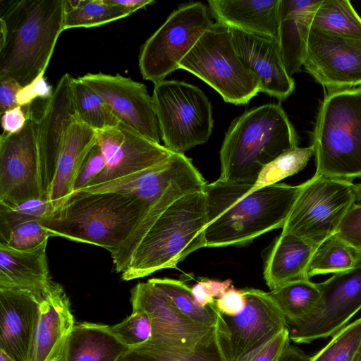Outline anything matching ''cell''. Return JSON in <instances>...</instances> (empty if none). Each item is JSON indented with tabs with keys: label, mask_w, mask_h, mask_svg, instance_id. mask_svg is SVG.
<instances>
[{
	"label": "cell",
	"mask_w": 361,
	"mask_h": 361,
	"mask_svg": "<svg viewBox=\"0 0 361 361\" xmlns=\"http://www.w3.org/2000/svg\"><path fill=\"white\" fill-rule=\"evenodd\" d=\"M252 184L220 180L207 183V247L244 245L283 228L301 188L278 183L252 190Z\"/></svg>",
	"instance_id": "6da1fadb"
},
{
	"label": "cell",
	"mask_w": 361,
	"mask_h": 361,
	"mask_svg": "<svg viewBox=\"0 0 361 361\" xmlns=\"http://www.w3.org/2000/svg\"><path fill=\"white\" fill-rule=\"evenodd\" d=\"M65 13V0H0V79L24 87L44 75Z\"/></svg>",
	"instance_id": "7a4b0ae2"
},
{
	"label": "cell",
	"mask_w": 361,
	"mask_h": 361,
	"mask_svg": "<svg viewBox=\"0 0 361 361\" xmlns=\"http://www.w3.org/2000/svg\"><path fill=\"white\" fill-rule=\"evenodd\" d=\"M149 211L146 203L133 195L78 191L39 221L51 237L92 244L112 254L122 247Z\"/></svg>",
	"instance_id": "3957f363"
},
{
	"label": "cell",
	"mask_w": 361,
	"mask_h": 361,
	"mask_svg": "<svg viewBox=\"0 0 361 361\" xmlns=\"http://www.w3.org/2000/svg\"><path fill=\"white\" fill-rule=\"evenodd\" d=\"M296 147L298 134L281 104L256 106L234 119L226 131L219 179L254 185L267 164Z\"/></svg>",
	"instance_id": "277c9868"
},
{
	"label": "cell",
	"mask_w": 361,
	"mask_h": 361,
	"mask_svg": "<svg viewBox=\"0 0 361 361\" xmlns=\"http://www.w3.org/2000/svg\"><path fill=\"white\" fill-rule=\"evenodd\" d=\"M204 191L187 194L168 207L153 222L121 272L124 281L176 268L192 252L207 247Z\"/></svg>",
	"instance_id": "5b68a950"
},
{
	"label": "cell",
	"mask_w": 361,
	"mask_h": 361,
	"mask_svg": "<svg viewBox=\"0 0 361 361\" xmlns=\"http://www.w3.org/2000/svg\"><path fill=\"white\" fill-rule=\"evenodd\" d=\"M316 175L361 178V86L327 92L312 133Z\"/></svg>",
	"instance_id": "8992f818"
},
{
	"label": "cell",
	"mask_w": 361,
	"mask_h": 361,
	"mask_svg": "<svg viewBox=\"0 0 361 361\" xmlns=\"http://www.w3.org/2000/svg\"><path fill=\"white\" fill-rule=\"evenodd\" d=\"M214 89L226 102L247 104L259 92L234 48L229 27L214 23L178 65Z\"/></svg>",
	"instance_id": "52a82bcc"
},
{
	"label": "cell",
	"mask_w": 361,
	"mask_h": 361,
	"mask_svg": "<svg viewBox=\"0 0 361 361\" xmlns=\"http://www.w3.org/2000/svg\"><path fill=\"white\" fill-rule=\"evenodd\" d=\"M161 137L173 153L207 142L214 120L209 99L197 86L180 80L154 84L152 94Z\"/></svg>",
	"instance_id": "ba28073f"
},
{
	"label": "cell",
	"mask_w": 361,
	"mask_h": 361,
	"mask_svg": "<svg viewBox=\"0 0 361 361\" xmlns=\"http://www.w3.org/2000/svg\"><path fill=\"white\" fill-rule=\"evenodd\" d=\"M355 203L353 181L314 174L301 184L281 233L293 234L318 245L336 233Z\"/></svg>",
	"instance_id": "9c48e42d"
},
{
	"label": "cell",
	"mask_w": 361,
	"mask_h": 361,
	"mask_svg": "<svg viewBox=\"0 0 361 361\" xmlns=\"http://www.w3.org/2000/svg\"><path fill=\"white\" fill-rule=\"evenodd\" d=\"M202 2L183 4L142 44L139 68L142 78L154 84L178 69V65L213 24Z\"/></svg>",
	"instance_id": "30bf717a"
},
{
	"label": "cell",
	"mask_w": 361,
	"mask_h": 361,
	"mask_svg": "<svg viewBox=\"0 0 361 361\" xmlns=\"http://www.w3.org/2000/svg\"><path fill=\"white\" fill-rule=\"evenodd\" d=\"M23 128L0 137V204L13 207L45 198L37 118L30 109Z\"/></svg>",
	"instance_id": "8fae6325"
},
{
	"label": "cell",
	"mask_w": 361,
	"mask_h": 361,
	"mask_svg": "<svg viewBox=\"0 0 361 361\" xmlns=\"http://www.w3.org/2000/svg\"><path fill=\"white\" fill-rule=\"evenodd\" d=\"M246 305L238 315L218 311L216 329L227 361H241L287 328L286 320L269 293L245 288Z\"/></svg>",
	"instance_id": "7c38bea8"
},
{
	"label": "cell",
	"mask_w": 361,
	"mask_h": 361,
	"mask_svg": "<svg viewBox=\"0 0 361 361\" xmlns=\"http://www.w3.org/2000/svg\"><path fill=\"white\" fill-rule=\"evenodd\" d=\"M318 284L321 300L315 310L287 327L294 343H310L333 336L361 310V264Z\"/></svg>",
	"instance_id": "4fadbf2b"
},
{
	"label": "cell",
	"mask_w": 361,
	"mask_h": 361,
	"mask_svg": "<svg viewBox=\"0 0 361 361\" xmlns=\"http://www.w3.org/2000/svg\"><path fill=\"white\" fill-rule=\"evenodd\" d=\"M130 301L133 308L144 310L150 318L152 336L145 343L167 349L191 350L216 334V327L196 324L183 316L149 280L132 288Z\"/></svg>",
	"instance_id": "5bb4252c"
},
{
	"label": "cell",
	"mask_w": 361,
	"mask_h": 361,
	"mask_svg": "<svg viewBox=\"0 0 361 361\" xmlns=\"http://www.w3.org/2000/svg\"><path fill=\"white\" fill-rule=\"evenodd\" d=\"M302 66L327 92L361 86V40L311 26Z\"/></svg>",
	"instance_id": "9a60e30c"
},
{
	"label": "cell",
	"mask_w": 361,
	"mask_h": 361,
	"mask_svg": "<svg viewBox=\"0 0 361 361\" xmlns=\"http://www.w3.org/2000/svg\"><path fill=\"white\" fill-rule=\"evenodd\" d=\"M97 139L104 157L105 168L85 188L147 169L166 160L173 153L122 123L97 132Z\"/></svg>",
	"instance_id": "2e32d148"
},
{
	"label": "cell",
	"mask_w": 361,
	"mask_h": 361,
	"mask_svg": "<svg viewBox=\"0 0 361 361\" xmlns=\"http://www.w3.org/2000/svg\"><path fill=\"white\" fill-rule=\"evenodd\" d=\"M78 78L102 97L120 123L160 142L152 97L145 84L120 74L87 73Z\"/></svg>",
	"instance_id": "e0dca14e"
},
{
	"label": "cell",
	"mask_w": 361,
	"mask_h": 361,
	"mask_svg": "<svg viewBox=\"0 0 361 361\" xmlns=\"http://www.w3.org/2000/svg\"><path fill=\"white\" fill-rule=\"evenodd\" d=\"M236 53L245 67L258 81L260 92L280 101L295 90V82L283 65L276 40L230 28Z\"/></svg>",
	"instance_id": "ac0fdd59"
},
{
	"label": "cell",
	"mask_w": 361,
	"mask_h": 361,
	"mask_svg": "<svg viewBox=\"0 0 361 361\" xmlns=\"http://www.w3.org/2000/svg\"><path fill=\"white\" fill-rule=\"evenodd\" d=\"M39 303L30 291L0 289V350L13 361H28Z\"/></svg>",
	"instance_id": "d6986e66"
},
{
	"label": "cell",
	"mask_w": 361,
	"mask_h": 361,
	"mask_svg": "<svg viewBox=\"0 0 361 361\" xmlns=\"http://www.w3.org/2000/svg\"><path fill=\"white\" fill-rule=\"evenodd\" d=\"M74 326L69 300L61 286L53 282L40 300L28 361H60Z\"/></svg>",
	"instance_id": "ffe728a7"
},
{
	"label": "cell",
	"mask_w": 361,
	"mask_h": 361,
	"mask_svg": "<svg viewBox=\"0 0 361 361\" xmlns=\"http://www.w3.org/2000/svg\"><path fill=\"white\" fill-rule=\"evenodd\" d=\"M72 79L68 73H66L59 80L51 96L47 100L39 118L37 119L43 181L54 166L70 126L78 120Z\"/></svg>",
	"instance_id": "44dd1931"
},
{
	"label": "cell",
	"mask_w": 361,
	"mask_h": 361,
	"mask_svg": "<svg viewBox=\"0 0 361 361\" xmlns=\"http://www.w3.org/2000/svg\"><path fill=\"white\" fill-rule=\"evenodd\" d=\"M97 141V132L85 124L77 120L70 126L54 166L43 181L45 198L53 212L74 192L80 168Z\"/></svg>",
	"instance_id": "7402d4cb"
},
{
	"label": "cell",
	"mask_w": 361,
	"mask_h": 361,
	"mask_svg": "<svg viewBox=\"0 0 361 361\" xmlns=\"http://www.w3.org/2000/svg\"><path fill=\"white\" fill-rule=\"evenodd\" d=\"M47 245L45 242L32 250H18L0 244V289L27 290L41 300L53 284Z\"/></svg>",
	"instance_id": "603a6c76"
},
{
	"label": "cell",
	"mask_w": 361,
	"mask_h": 361,
	"mask_svg": "<svg viewBox=\"0 0 361 361\" xmlns=\"http://www.w3.org/2000/svg\"><path fill=\"white\" fill-rule=\"evenodd\" d=\"M322 0H280L278 44L288 74L300 71L314 14Z\"/></svg>",
	"instance_id": "cb8c5ba5"
},
{
	"label": "cell",
	"mask_w": 361,
	"mask_h": 361,
	"mask_svg": "<svg viewBox=\"0 0 361 361\" xmlns=\"http://www.w3.org/2000/svg\"><path fill=\"white\" fill-rule=\"evenodd\" d=\"M207 3L216 23L278 40L280 0H209Z\"/></svg>",
	"instance_id": "d4e9b609"
},
{
	"label": "cell",
	"mask_w": 361,
	"mask_h": 361,
	"mask_svg": "<svg viewBox=\"0 0 361 361\" xmlns=\"http://www.w3.org/2000/svg\"><path fill=\"white\" fill-rule=\"evenodd\" d=\"M317 246L293 234L281 233L264 264V279L271 291L292 281L310 279L308 268Z\"/></svg>",
	"instance_id": "484cf974"
},
{
	"label": "cell",
	"mask_w": 361,
	"mask_h": 361,
	"mask_svg": "<svg viewBox=\"0 0 361 361\" xmlns=\"http://www.w3.org/2000/svg\"><path fill=\"white\" fill-rule=\"evenodd\" d=\"M130 348L109 326L84 322L74 326L60 361H117Z\"/></svg>",
	"instance_id": "4316f807"
},
{
	"label": "cell",
	"mask_w": 361,
	"mask_h": 361,
	"mask_svg": "<svg viewBox=\"0 0 361 361\" xmlns=\"http://www.w3.org/2000/svg\"><path fill=\"white\" fill-rule=\"evenodd\" d=\"M269 295L282 313L287 326L295 325L310 315L321 300L319 284L310 279L290 282L270 291Z\"/></svg>",
	"instance_id": "83f0119b"
},
{
	"label": "cell",
	"mask_w": 361,
	"mask_h": 361,
	"mask_svg": "<svg viewBox=\"0 0 361 361\" xmlns=\"http://www.w3.org/2000/svg\"><path fill=\"white\" fill-rule=\"evenodd\" d=\"M117 361H227L216 329L215 335L191 350L167 349L145 343L130 348Z\"/></svg>",
	"instance_id": "f1b7e54d"
},
{
	"label": "cell",
	"mask_w": 361,
	"mask_h": 361,
	"mask_svg": "<svg viewBox=\"0 0 361 361\" xmlns=\"http://www.w3.org/2000/svg\"><path fill=\"white\" fill-rule=\"evenodd\" d=\"M361 264V251L333 234L315 248L308 268V276L337 274Z\"/></svg>",
	"instance_id": "f546056e"
},
{
	"label": "cell",
	"mask_w": 361,
	"mask_h": 361,
	"mask_svg": "<svg viewBox=\"0 0 361 361\" xmlns=\"http://www.w3.org/2000/svg\"><path fill=\"white\" fill-rule=\"evenodd\" d=\"M65 4L64 30L100 26L134 13L110 0H65Z\"/></svg>",
	"instance_id": "4dcf8cb0"
},
{
	"label": "cell",
	"mask_w": 361,
	"mask_h": 361,
	"mask_svg": "<svg viewBox=\"0 0 361 361\" xmlns=\"http://www.w3.org/2000/svg\"><path fill=\"white\" fill-rule=\"evenodd\" d=\"M312 27L361 40V18L348 0H322L314 14Z\"/></svg>",
	"instance_id": "1f68e13d"
},
{
	"label": "cell",
	"mask_w": 361,
	"mask_h": 361,
	"mask_svg": "<svg viewBox=\"0 0 361 361\" xmlns=\"http://www.w3.org/2000/svg\"><path fill=\"white\" fill-rule=\"evenodd\" d=\"M169 299L177 310L192 322L208 327H216L218 310L215 302L202 307L195 301L190 288L182 281L169 278L149 280Z\"/></svg>",
	"instance_id": "d6a6232c"
},
{
	"label": "cell",
	"mask_w": 361,
	"mask_h": 361,
	"mask_svg": "<svg viewBox=\"0 0 361 361\" xmlns=\"http://www.w3.org/2000/svg\"><path fill=\"white\" fill-rule=\"evenodd\" d=\"M72 89L78 121L96 132L116 127L120 123L102 97L78 78L72 79Z\"/></svg>",
	"instance_id": "836d02e7"
},
{
	"label": "cell",
	"mask_w": 361,
	"mask_h": 361,
	"mask_svg": "<svg viewBox=\"0 0 361 361\" xmlns=\"http://www.w3.org/2000/svg\"><path fill=\"white\" fill-rule=\"evenodd\" d=\"M314 154V149L312 145L296 147L284 152L262 169L252 185V190L278 183L298 173L305 167Z\"/></svg>",
	"instance_id": "e575fe53"
},
{
	"label": "cell",
	"mask_w": 361,
	"mask_h": 361,
	"mask_svg": "<svg viewBox=\"0 0 361 361\" xmlns=\"http://www.w3.org/2000/svg\"><path fill=\"white\" fill-rule=\"evenodd\" d=\"M361 345V317L332 336L310 361H351Z\"/></svg>",
	"instance_id": "d590c367"
},
{
	"label": "cell",
	"mask_w": 361,
	"mask_h": 361,
	"mask_svg": "<svg viewBox=\"0 0 361 361\" xmlns=\"http://www.w3.org/2000/svg\"><path fill=\"white\" fill-rule=\"evenodd\" d=\"M53 212L46 199L32 200L13 207L0 204V243H4L16 226L34 220H41Z\"/></svg>",
	"instance_id": "8d00e7d4"
},
{
	"label": "cell",
	"mask_w": 361,
	"mask_h": 361,
	"mask_svg": "<svg viewBox=\"0 0 361 361\" xmlns=\"http://www.w3.org/2000/svg\"><path fill=\"white\" fill-rule=\"evenodd\" d=\"M109 331L124 345L133 348L152 339V329L147 312L139 308H133L130 316L121 322L109 326Z\"/></svg>",
	"instance_id": "74e56055"
},
{
	"label": "cell",
	"mask_w": 361,
	"mask_h": 361,
	"mask_svg": "<svg viewBox=\"0 0 361 361\" xmlns=\"http://www.w3.org/2000/svg\"><path fill=\"white\" fill-rule=\"evenodd\" d=\"M39 221L34 220L16 226L2 244L18 250H29L47 242L51 236Z\"/></svg>",
	"instance_id": "f35d334b"
},
{
	"label": "cell",
	"mask_w": 361,
	"mask_h": 361,
	"mask_svg": "<svg viewBox=\"0 0 361 361\" xmlns=\"http://www.w3.org/2000/svg\"><path fill=\"white\" fill-rule=\"evenodd\" d=\"M105 160L97 142L85 157L74 185V192L87 188L104 169Z\"/></svg>",
	"instance_id": "ab89813d"
},
{
	"label": "cell",
	"mask_w": 361,
	"mask_h": 361,
	"mask_svg": "<svg viewBox=\"0 0 361 361\" xmlns=\"http://www.w3.org/2000/svg\"><path fill=\"white\" fill-rule=\"evenodd\" d=\"M341 240L361 251V204H354L335 233Z\"/></svg>",
	"instance_id": "60d3db41"
},
{
	"label": "cell",
	"mask_w": 361,
	"mask_h": 361,
	"mask_svg": "<svg viewBox=\"0 0 361 361\" xmlns=\"http://www.w3.org/2000/svg\"><path fill=\"white\" fill-rule=\"evenodd\" d=\"M288 328L283 329L267 344L245 357L241 361H279L290 344Z\"/></svg>",
	"instance_id": "b9f144b4"
},
{
	"label": "cell",
	"mask_w": 361,
	"mask_h": 361,
	"mask_svg": "<svg viewBox=\"0 0 361 361\" xmlns=\"http://www.w3.org/2000/svg\"><path fill=\"white\" fill-rule=\"evenodd\" d=\"M231 286L230 279L220 281L204 279L196 283L192 288V295L198 305L202 307L214 304L225 290Z\"/></svg>",
	"instance_id": "7bdbcfd3"
},
{
	"label": "cell",
	"mask_w": 361,
	"mask_h": 361,
	"mask_svg": "<svg viewBox=\"0 0 361 361\" xmlns=\"http://www.w3.org/2000/svg\"><path fill=\"white\" fill-rule=\"evenodd\" d=\"M246 302L244 289H236L231 286L216 299L215 306L221 314L234 317L243 310Z\"/></svg>",
	"instance_id": "ee69618b"
},
{
	"label": "cell",
	"mask_w": 361,
	"mask_h": 361,
	"mask_svg": "<svg viewBox=\"0 0 361 361\" xmlns=\"http://www.w3.org/2000/svg\"><path fill=\"white\" fill-rule=\"evenodd\" d=\"M53 91L44 75H41L27 85L22 87L17 94L16 102L18 106H29L37 98L47 100L51 96Z\"/></svg>",
	"instance_id": "f6af8a7d"
},
{
	"label": "cell",
	"mask_w": 361,
	"mask_h": 361,
	"mask_svg": "<svg viewBox=\"0 0 361 361\" xmlns=\"http://www.w3.org/2000/svg\"><path fill=\"white\" fill-rule=\"evenodd\" d=\"M22 86L14 79H0V114L18 106L16 97Z\"/></svg>",
	"instance_id": "bcb514c9"
},
{
	"label": "cell",
	"mask_w": 361,
	"mask_h": 361,
	"mask_svg": "<svg viewBox=\"0 0 361 361\" xmlns=\"http://www.w3.org/2000/svg\"><path fill=\"white\" fill-rule=\"evenodd\" d=\"M27 116L24 108L18 106L5 111L1 115V126L4 134L16 133L25 126Z\"/></svg>",
	"instance_id": "7dc6e473"
},
{
	"label": "cell",
	"mask_w": 361,
	"mask_h": 361,
	"mask_svg": "<svg viewBox=\"0 0 361 361\" xmlns=\"http://www.w3.org/2000/svg\"><path fill=\"white\" fill-rule=\"evenodd\" d=\"M310 356L299 348L288 345L283 351L279 361H309Z\"/></svg>",
	"instance_id": "c3c4849f"
},
{
	"label": "cell",
	"mask_w": 361,
	"mask_h": 361,
	"mask_svg": "<svg viewBox=\"0 0 361 361\" xmlns=\"http://www.w3.org/2000/svg\"><path fill=\"white\" fill-rule=\"evenodd\" d=\"M110 1L134 12L148 5L156 4L153 0H110Z\"/></svg>",
	"instance_id": "681fc988"
},
{
	"label": "cell",
	"mask_w": 361,
	"mask_h": 361,
	"mask_svg": "<svg viewBox=\"0 0 361 361\" xmlns=\"http://www.w3.org/2000/svg\"><path fill=\"white\" fill-rule=\"evenodd\" d=\"M356 203L361 204V183L355 184Z\"/></svg>",
	"instance_id": "f907efd6"
},
{
	"label": "cell",
	"mask_w": 361,
	"mask_h": 361,
	"mask_svg": "<svg viewBox=\"0 0 361 361\" xmlns=\"http://www.w3.org/2000/svg\"><path fill=\"white\" fill-rule=\"evenodd\" d=\"M351 361H361V345L354 355Z\"/></svg>",
	"instance_id": "816d5d0a"
},
{
	"label": "cell",
	"mask_w": 361,
	"mask_h": 361,
	"mask_svg": "<svg viewBox=\"0 0 361 361\" xmlns=\"http://www.w3.org/2000/svg\"><path fill=\"white\" fill-rule=\"evenodd\" d=\"M0 361H13L4 352L0 350Z\"/></svg>",
	"instance_id": "f5cc1de1"
}]
</instances>
